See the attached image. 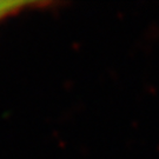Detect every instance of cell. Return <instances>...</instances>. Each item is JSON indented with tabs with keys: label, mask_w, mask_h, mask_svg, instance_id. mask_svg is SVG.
Segmentation results:
<instances>
[{
	"label": "cell",
	"mask_w": 159,
	"mask_h": 159,
	"mask_svg": "<svg viewBox=\"0 0 159 159\" xmlns=\"http://www.w3.org/2000/svg\"><path fill=\"white\" fill-rule=\"evenodd\" d=\"M43 6V2H33V1H0V23L4 21L6 18H10L19 12H23L25 8H32L34 6Z\"/></svg>",
	"instance_id": "obj_1"
}]
</instances>
